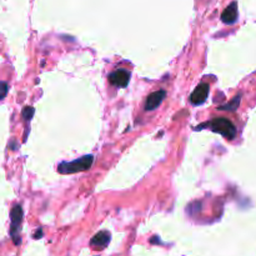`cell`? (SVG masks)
<instances>
[{
    "mask_svg": "<svg viewBox=\"0 0 256 256\" xmlns=\"http://www.w3.org/2000/svg\"><path fill=\"white\" fill-rule=\"evenodd\" d=\"M166 96V92L165 90H158V92H152L149 96L146 98V102H145L144 109L146 112H152V110L158 109L160 106V104L162 102V100Z\"/></svg>",
    "mask_w": 256,
    "mask_h": 256,
    "instance_id": "6",
    "label": "cell"
},
{
    "mask_svg": "<svg viewBox=\"0 0 256 256\" xmlns=\"http://www.w3.org/2000/svg\"><path fill=\"white\" fill-rule=\"evenodd\" d=\"M22 209L20 205H14L10 212V236H12V242L15 245H20V230H22Z\"/></svg>",
    "mask_w": 256,
    "mask_h": 256,
    "instance_id": "3",
    "label": "cell"
},
{
    "mask_svg": "<svg viewBox=\"0 0 256 256\" xmlns=\"http://www.w3.org/2000/svg\"><path fill=\"white\" fill-rule=\"evenodd\" d=\"M238 14H239V12H238V2H232V4H230L229 6L222 12V22H225V24L228 25L234 24V22L238 20Z\"/></svg>",
    "mask_w": 256,
    "mask_h": 256,
    "instance_id": "8",
    "label": "cell"
},
{
    "mask_svg": "<svg viewBox=\"0 0 256 256\" xmlns=\"http://www.w3.org/2000/svg\"><path fill=\"white\" fill-rule=\"evenodd\" d=\"M205 125L210 126V129L214 132H218V134L222 135V136L229 140H232L236 136V128L226 118H215V119H212V122Z\"/></svg>",
    "mask_w": 256,
    "mask_h": 256,
    "instance_id": "2",
    "label": "cell"
},
{
    "mask_svg": "<svg viewBox=\"0 0 256 256\" xmlns=\"http://www.w3.org/2000/svg\"><path fill=\"white\" fill-rule=\"evenodd\" d=\"M92 162H94V156L92 155H85V156L74 160V162H62V164L58 165V172L64 175L85 172V170H89L92 168Z\"/></svg>",
    "mask_w": 256,
    "mask_h": 256,
    "instance_id": "1",
    "label": "cell"
},
{
    "mask_svg": "<svg viewBox=\"0 0 256 256\" xmlns=\"http://www.w3.org/2000/svg\"><path fill=\"white\" fill-rule=\"evenodd\" d=\"M42 230L39 229L36 232H35L34 238H35V239H40V238H42Z\"/></svg>",
    "mask_w": 256,
    "mask_h": 256,
    "instance_id": "12",
    "label": "cell"
},
{
    "mask_svg": "<svg viewBox=\"0 0 256 256\" xmlns=\"http://www.w3.org/2000/svg\"><path fill=\"white\" fill-rule=\"evenodd\" d=\"M240 98H242V95H238V96H235L230 102L219 106V110H230V112H234V110H236L238 108H239Z\"/></svg>",
    "mask_w": 256,
    "mask_h": 256,
    "instance_id": "9",
    "label": "cell"
},
{
    "mask_svg": "<svg viewBox=\"0 0 256 256\" xmlns=\"http://www.w3.org/2000/svg\"><path fill=\"white\" fill-rule=\"evenodd\" d=\"M209 90L210 86L206 82H202L200 85H198L196 89L192 92L190 95V102L192 105H202L206 102L208 96H209Z\"/></svg>",
    "mask_w": 256,
    "mask_h": 256,
    "instance_id": "4",
    "label": "cell"
},
{
    "mask_svg": "<svg viewBox=\"0 0 256 256\" xmlns=\"http://www.w3.org/2000/svg\"><path fill=\"white\" fill-rule=\"evenodd\" d=\"M8 90H9V86L5 82H0V100L4 99L8 94Z\"/></svg>",
    "mask_w": 256,
    "mask_h": 256,
    "instance_id": "11",
    "label": "cell"
},
{
    "mask_svg": "<svg viewBox=\"0 0 256 256\" xmlns=\"http://www.w3.org/2000/svg\"><path fill=\"white\" fill-rule=\"evenodd\" d=\"M109 82L119 88L128 86L130 82V72L125 69H118L109 75Z\"/></svg>",
    "mask_w": 256,
    "mask_h": 256,
    "instance_id": "5",
    "label": "cell"
},
{
    "mask_svg": "<svg viewBox=\"0 0 256 256\" xmlns=\"http://www.w3.org/2000/svg\"><path fill=\"white\" fill-rule=\"evenodd\" d=\"M32 115H34V109L32 108H24V110H22V118H24L25 120H28L29 122L30 119L32 118Z\"/></svg>",
    "mask_w": 256,
    "mask_h": 256,
    "instance_id": "10",
    "label": "cell"
},
{
    "mask_svg": "<svg viewBox=\"0 0 256 256\" xmlns=\"http://www.w3.org/2000/svg\"><path fill=\"white\" fill-rule=\"evenodd\" d=\"M112 235L109 232H99L90 240V246L95 250H104L109 245Z\"/></svg>",
    "mask_w": 256,
    "mask_h": 256,
    "instance_id": "7",
    "label": "cell"
}]
</instances>
